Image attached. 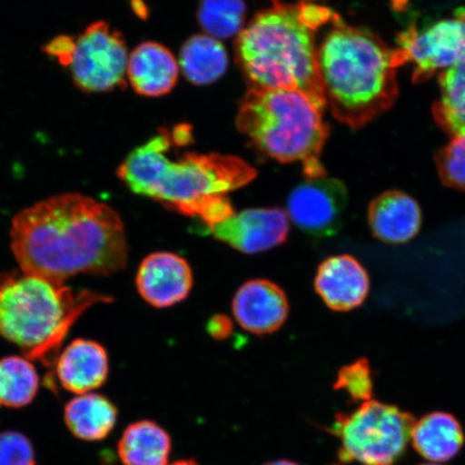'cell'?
Listing matches in <instances>:
<instances>
[{
  "label": "cell",
  "instance_id": "cell-25",
  "mask_svg": "<svg viewBox=\"0 0 465 465\" xmlns=\"http://www.w3.org/2000/svg\"><path fill=\"white\" fill-rule=\"evenodd\" d=\"M334 388L345 391L354 402H368L373 398V378L368 360L360 359L345 366L337 375Z\"/></svg>",
  "mask_w": 465,
  "mask_h": 465
},
{
  "label": "cell",
  "instance_id": "cell-26",
  "mask_svg": "<svg viewBox=\"0 0 465 465\" xmlns=\"http://www.w3.org/2000/svg\"><path fill=\"white\" fill-rule=\"evenodd\" d=\"M440 177L447 187L465 191V136L452 141L436 155Z\"/></svg>",
  "mask_w": 465,
  "mask_h": 465
},
{
  "label": "cell",
  "instance_id": "cell-27",
  "mask_svg": "<svg viewBox=\"0 0 465 465\" xmlns=\"http://www.w3.org/2000/svg\"><path fill=\"white\" fill-rule=\"evenodd\" d=\"M0 465H36L31 440L17 431L0 432Z\"/></svg>",
  "mask_w": 465,
  "mask_h": 465
},
{
  "label": "cell",
  "instance_id": "cell-2",
  "mask_svg": "<svg viewBox=\"0 0 465 465\" xmlns=\"http://www.w3.org/2000/svg\"><path fill=\"white\" fill-rule=\"evenodd\" d=\"M172 137L167 132L133 150L118 170L133 193L154 200L211 229L235 213L228 194L245 187L257 171L236 156L185 153L168 158Z\"/></svg>",
  "mask_w": 465,
  "mask_h": 465
},
{
  "label": "cell",
  "instance_id": "cell-4",
  "mask_svg": "<svg viewBox=\"0 0 465 465\" xmlns=\"http://www.w3.org/2000/svg\"><path fill=\"white\" fill-rule=\"evenodd\" d=\"M325 102L334 118L351 129L391 109L398 97L394 50L368 29L333 17L318 45Z\"/></svg>",
  "mask_w": 465,
  "mask_h": 465
},
{
  "label": "cell",
  "instance_id": "cell-6",
  "mask_svg": "<svg viewBox=\"0 0 465 465\" xmlns=\"http://www.w3.org/2000/svg\"><path fill=\"white\" fill-rule=\"evenodd\" d=\"M324 107L303 92L250 87L238 110V129L260 153L301 162L307 179L325 177L320 155L328 138Z\"/></svg>",
  "mask_w": 465,
  "mask_h": 465
},
{
  "label": "cell",
  "instance_id": "cell-15",
  "mask_svg": "<svg viewBox=\"0 0 465 465\" xmlns=\"http://www.w3.org/2000/svg\"><path fill=\"white\" fill-rule=\"evenodd\" d=\"M54 370L66 391L77 395L90 393L107 381L106 349L94 341L75 340L58 356Z\"/></svg>",
  "mask_w": 465,
  "mask_h": 465
},
{
  "label": "cell",
  "instance_id": "cell-10",
  "mask_svg": "<svg viewBox=\"0 0 465 465\" xmlns=\"http://www.w3.org/2000/svg\"><path fill=\"white\" fill-rule=\"evenodd\" d=\"M348 202L345 184L333 178L307 179L289 195V220L306 234L317 238L339 232Z\"/></svg>",
  "mask_w": 465,
  "mask_h": 465
},
{
  "label": "cell",
  "instance_id": "cell-8",
  "mask_svg": "<svg viewBox=\"0 0 465 465\" xmlns=\"http://www.w3.org/2000/svg\"><path fill=\"white\" fill-rule=\"evenodd\" d=\"M127 63L122 35L108 23L97 21L74 38L65 67L81 91L103 93L125 86Z\"/></svg>",
  "mask_w": 465,
  "mask_h": 465
},
{
  "label": "cell",
  "instance_id": "cell-12",
  "mask_svg": "<svg viewBox=\"0 0 465 465\" xmlns=\"http://www.w3.org/2000/svg\"><path fill=\"white\" fill-rule=\"evenodd\" d=\"M136 286L147 303L167 308L188 298L193 286V274L188 262L180 255L154 252L139 266Z\"/></svg>",
  "mask_w": 465,
  "mask_h": 465
},
{
  "label": "cell",
  "instance_id": "cell-7",
  "mask_svg": "<svg viewBox=\"0 0 465 465\" xmlns=\"http://www.w3.org/2000/svg\"><path fill=\"white\" fill-rule=\"evenodd\" d=\"M415 418L398 406L368 401L339 412L327 431L340 440L339 464L395 465L405 455Z\"/></svg>",
  "mask_w": 465,
  "mask_h": 465
},
{
  "label": "cell",
  "instance_id": "cell-22",
  "mask_svg": "<svg viewBox=\"0 0 465 465\" xmlns=\"http://www.w3.org/2000/svg\"><path fill=\"white\" fill-rule=\"evenodd\" d=\"M439 83L434 118L452 138L465 136V57L440 73Z\"/></svg>",
  "mask_w": 465,
  "mask_h": 465
},
{
  "label": "cell",
  "instance_id": "cell-28",
  "mask_svg": "<svg viewBox=\"0 0 465 465\" xmlns=\"http://www.w3.org/2000/svg\"><path fill=\"white\" fill-rule=\"evenodd\" d=\"M207 331L214 339L224 340L232 334V324L228 317L217 315L209 320Z\"/></svg>",
  "mask_w": 465,
  "mask_h": 465
},
{
  "label": "cell",
  "instance_id": "cell-9",
  "mask_svg": "<svg viewBox=\"0 0 465 465\" xmlns=\"http://www.w3.org/2000/svg\"><path fill=\"white\" fill-rule=\"evenodd\" d=\"M398 66L411 65L416 83L433 77L465 57V9L424 26H410L398 36Z\"/></svg>",
  "mask_w": 465,
  "mask_h": 465
},
{
  "label": "cell",
  "instance_id": "cell-30",
  "mask_svg": "<svg viewBox=\"0 0 465 465\" xmlns=\"http://www.w3.org/2000/svg\"><path fill=\"white\" fill-rule=\"evenodd\" d=\"M171 465H200V464L195 462L194 460H191V459H188V460H179V461L173 462Z\"/></svg>",
  "mask_w": 465,
  "mask_h": 465
},
{
  "label": "cell",
  "instance_id": "cell-1",
  "mask_svg": "<svg viewBox=\"0 0 465 465\" xmlns=\"http://www.w3.org/2000/svg\"><path fill=\"white\" fill-rule=\"evenodd\" d=\"M10 241L21 271L60 282L78 275L114 274L129 258L120 214L79 193L23 209L13 220Z\"/></svg>",
  "mask_w": 465,
  "mask_h": 465
},
{
  "label": "cell",
  "instance_id": "cell-21",
  "mask_svg": "<svg viewBox=\"0 0 465 465\" xmlns=\"http://www.w3.org/2000/svg\"><path fill=\"white\" fill-rule=\"evenodd\" d=\"M229 57L220 40L208 35H195L183 45L179 66L195 85L213 84L228 69Z\"/></svg>",
  "mask_w": 465,
  "mask_h": 465
},
{
  "label": "cell",
  "instance_id": "cell-19",
  "mask_svg": "<svg viewBox=\"0 0 465 465\" xmlns=\"http://www.w3.org/2000/svg\"><path fill=\"white\" fill-rule=\"evenodd\" d=\"M64 420L74 438L85 441L102 440L114 429L118 409L102 394H80L69 401L64 411Z\"/></svg>",
  "mask_w": 465,
  "mask_h": 465
},
{
  "label": "cell",
  "instance_id": "cell-14",
  "mask_svg": "<svg viewBox=\"0 0 465 465\" xmlns=\"http://www.w3.org/2000/svg\"><path fill=\"white\" fill-rule=\"evenodd\" d=\"M315 289L331 310L348 312L363 303L370 292V279L351 255H336L320 264Z\"/></svg>",
  "mask_w": 465,
  "mask_h": 465
},
{
  "label": "cell",
  "instance_id": "cell-23",
  "mask_svg": "<svg viewBox=\"0 0 465 465\" xmlns=\"http://www.w3.org/2000/svg\"><path fill=\"white\" fill-rule=\"evenodd\" d=\"M39 382L31 360L19 356L0 359V409H21L31 404L36 398Z\"/></svg>",
  "mask_w": 465,
  "mask_h": 465
},
{
  "label": "cell",
  "instance_id": "cell-29",
  "mask_svg": "<svg viewBox=\"0 0 465 465\" xmlns=\"http://www.w3.org/2000/svg\"><path fill=\"white\" fill-rule=\"evenodd\" d=\"M264 465H301V464L296 463L294 461H290V460H276V461L265 463Z\"/></svg>",
  "mask_w": 465,
  "mask_h": 465
},
{
  "label": "cell",
  "instance_id": "cell-18",
  "mask_svg": "<svg viewBox=\"0 0 465 465\" xmlns=\"http://www.w3.org/2000/svg\"><path fill=\"white\" fill-rule=\"evenodd\" d=\"M412 446L421 457L432 462H447L462 450L465 436L460 422L450 412L433 411L415 422Z\"/></svg>",
  "mask_w": 465,
  "mask_h": 465
},
{
  "label": "cell",
  "instance_id": "cell-5",
  "mask_svg": "<svg viewBox=\"0 0 465 465\" xmlns=\"http://www.w3.org/2000/svg\"><path fill=\"white\" fill-rule=\"evenodd\" d=\"M112 298L20 272L0 274V335L31 361L54 368L64 340L91 307Z\"/></svg>",
  "mask_w": 465,
  "mask_h": 465
},
{
  "label": "cell",
  "instance_id": "cell-13",
  "mask_svg": "<svg viewBox=\"0 0 465 465\" xmlns=\"http://www.w3.org/2000/svg\"><path fill=\"white\" fill-rule=\"evenodd\" d=\"M232 308L237 323L255 335L276 332L289 315L286 293L266 279L243 283L232 299Z\"/></svg>",
  "mask_w": 465,
  "mask_h": 465
},
{
  "label": "cell",
  "instance_id": "cell-3",
  "mask_svg": "<svg viewBox=\"0 0 465 465\" xmlns=\"http://www.w3.org/2000/svg\"><path fill=\"white\" fill-rule=\"evenodd\" d=\"M320 5L275 2L261 11L236 40V57L252 87L305 93L327 107L318 68Z\"/></svg>",
  "mask_w": 465,
  "mask_h": 465
},
{
  "label": "cell",
  "instance_id": "cell-24",
  "mask_svg": "<svg viewBox=\"0 0 465 465\" xmlns=\"http://www.w3.org/2000/svg\"><path fill=\"white\" fill-rule=\"evenodd\" d=\"M246 17L243 0H201L199 22L208 36L218 40L240 35Z\"/></svg>",
  "mask_w": 465,
  "mask_h": 465
},
{
  "label": "cell",
  "instance_id": "cell-11",
  "mask_svg": "<svg viewBox=\"0 0 465 465\" xmlns=\"http://www.w3.org/2000/svg\"><path fill=\"white\" fill-rule=\"evenodd\" d=\"M218 241L238 252L254 254L266 252L287 241L290 220L278 208H253L235 213L224 223L208 229Z\"/></svg>",
  "mask_w": 465,
  "mask_h": 465
},
{
  "label": "cell",
  "instance_id": "cell-20",
  "mask_svg": "<svg viewBox=\"0 0 465 465\" xmlns=\"http://www.w3.org/2000/svg\"><path fill=\"white\" fill-rule=\"evenodd\" d=\"M171 450L170 434L150 420L130 424L118 444V455L124 465H168Z\"/></svg>",
  "mask_w": 465,
  "mask_h": 465
},
{
  "label": "cell",
  "instance_id": "cell-31",
  "mask_svg": "<svg viewBox=\"0 0 465 465\" xmlns=\"http://www.w3.org/2000/svg\"><path fill=\"white\" fill-rule=\"evenodd\" d=\"M420 465H438V464H420Z\"/></svg>",
  "mask_w": 465,
  "mask_h": 465
},
{
  "label": "cell",
  "instance_id": "cell-17",
  "mask_svg": "<svg viewBox=\"0 0 465 465\" xmlns=\"http://www.w3.org/2000/svg\"><path fill=\"white\" fill-rule=\"evenodd\" d=\"M179 64L172 52L156 43H143L132 52L127 78L139 95L167 94L177 83Z\"/></svg>",
  "mask_w": 465,
  "mask_h": 465
},
{
  "label": "cell",
  "instance_id": "cell-16",
  "mask_svg": "<svg viewBox=\"0 0 465 465\" xmlns=\"http://www.w3.org/2000/svg\"><path fill=\"white\" fill-rule=\"evenodd\" d=\"M421 211L418 203L401 191H389L371 202L369 223L378 240L388 243H404L414 238L421 228Z\"/></svg>",
  "mask_w": 465,
  "mask_h": 465
}]
</instances>
